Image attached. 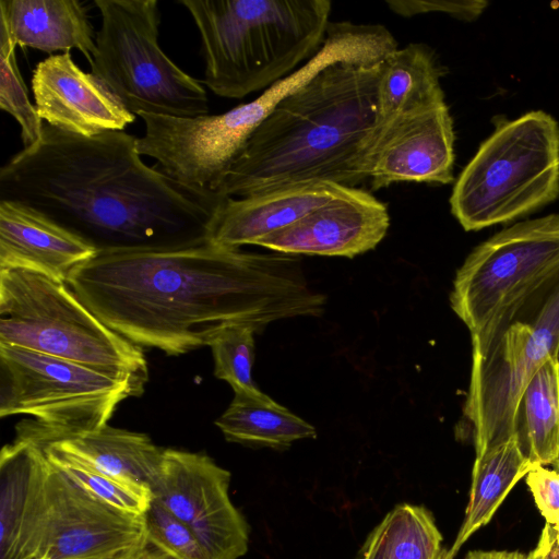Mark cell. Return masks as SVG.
<instances>
[{"instance_id":"cell-17","label":"cell","mask_w":559,"mask_h":559,"mask_svg":"<svg viewBox=\"0 0 559 559\" xmlns=\"http://www.w3.org/2000/svg\"><path fill=\"white\" fill-rule=\"evenodd\" d=\"M345 186L333 182L297 185L245 198H226L219 206L207 239L219 246L240 248L300 219L329 203Z\"/></svg>"},{"instance_id":"cell-19","label":"cell","mask_w":559,"mask_h":559,"mask_svg":"<svg viewBox=\"0 0 559 559\" xmlns=\"http://www.w3.org/2000/svg\"><path fill=\"white\" fill-rule=\"evenodd\" d=\"M442 75L435 52L425 44L411 43L390 53L377 85L372 138L404 114L444 103Z\"/></svg>"},{"instance_id":"cell-34","label":"cell","mask_w":559,"mask_h":559,"mask_svg":"<svg viewBox=\"0 0 559 559\" xmlns=\"http://www.w3.org/2000/svg\"><path fill=\"white\" fill-rule=\"evenodd\" d=\"M499 551L474 550L469 551L464 559H497Z\"/></svg>"},{"instance_id":"cell-10","label":"cell","mask_w":559,"mask_h":559,"mask_svg":"<svg viewBox=\"0 0 559 559\" xmlns=\"http://www.w3.org/2000/svg\"><path fill=\"white\" fill-rule=\"evenodd\" d=\"M139 395L129 380L0 344V416L34 417L19 436L37 443L98 430L120 402Z\"/></svg>"},{"instance_id":"cell-6","label":"cell","mask_w":559,"mask_h":559,"mask_svg":"<svg viewBox=\"0 0 559 559\" xmlns=\"http://www.w3.org/2000/svg\"><path fill=\"white\" fill-rule=\"evenodd\" d=\"M0 344L81 364L129 380L148 379L142 347L103 323L62 281L0 269Z\"/></svg>"},{"instance_id":"cell-24","label":"cell","mask_w":559,"mask_h":559,"mask_svg":"<svg viewBox=\"0 0 559 559\" xmlns=\"http://www.w3.org/2000/svg\"><path fill=\"white\" fill-rule=\"evenodd\" d=\"M41 447L55 467L96 500L129 514L144 515L148 510L153 499L151 487L110 476L58 450Z\"/></svg>"},{"instance_id":"cell-36","label":"cell","mask_w":559,"mask_h":559,"mask_svg":"<svg viewBox=\"0 0 559 559\" xmlns=\"http://www.w3.org/2000/svg\"><path fill=\"white\" fill-rule=\"evenodd\" d=\"M551 465H552L554 469L559 472V455L557 456V459L554 461V463Z\"/></svg>"},{"instance_id":"cell-16","label":"cell","mask_w":559,"mask_h":559,"mask_svg":"<svg viewBox=\"0 0 559 559\" xmlns=\"http://www.w3.org/2000/svg\"><path fill=\"white\" fill-rule=\"evenodd\" d=\"M97 248L23 204L0 201V269H25L66 282Z\"/></svg>"},{"instance_id":"cell-12","label":"cell","mask_w":559,"mask_h":559,"mask_svg":"<svg viewBox=\"0 0 559 559\" xmlns=\"http://www.w3.org/2000/svg\"><path fill=\"white\" fill-rule=\"evenodd\" d=\"M230 473L209 455L164 449L153 498L187 524L209 559H239L248 551L249 526L229 497Z\"/></svg>"},{"instance_id":"cell-11","label":"cell","mask_w":559,"mask_h":559,"mask_svg":"<svg viewBox=\"0 0 559 559\" xmlns=\"http://www.w3.org/2000/svg\"><path fill=\"white\" fill-rule=\"evenodd\" d=\"M558 352L559 278L542 295L532 320H513L485 354L472 356L463 413L472 426L476 456L514 435L526 385Z\"/></svg>"},{"instance_id":"cell-13","label":"cell","mask_w":559,"mask_h":559,"mask_svg":"<svg viewBox=\"0 0 559 559\" xmlns=\"http://www.w3.org/2000/svg\"><path fill=\"white\" fill-rule=\"evenodd\" d=\"M454 140L445 102L395 118L371 140L367 155L371 189L404 181L452 183Z\"/></svg>"},{"instance_id":"cell-27","label":"cell","mask_w":559,"mask_h":559,"mask_svg":"<svg viewBox=\"0 0 559 559\" xmlns=\"http://www.w3.org/2000/svg\"><path fill=\"white\" fill-rule=\"evenodd\" d=\"M254 328L231 326L223 331L210 345L214 358V374L230 384L234 392H252L253 382Z\"/></svg>"},{"instance_id":"cell-4","label":"cell","mask_w":559,"mask_h":559,"mask_svg":"<svg viewBox=\"0 0 559 559\" xmlns=\"http://www.w3.org/2000/svg\"><path fill=\"white\" fill-rule=\"evenodd\" d=\"M200 34L203 83L242 98L286 78L322 47L329 0H181Z\"/></svg>"},{"instance_id":"cell-18","label":"cell","mask_w":559,"mask_h":559,"mask_svg":"<svg viewBox=\"0 0 559 559\" xmlns=\"http://www.w3.org/2000/svg\"><path fill=\"white\" fill-rule=\"evenodd\" d=\"M0 27L16 46L51 55L75 48L88 63L96 52L87 9L76 0H1Z\"/></svg>"},{"instance_id":"cell-1","label":"cell","mask_w":559,"mask_h":559,"mask_svg":"<svg viewBox=\"0 0 559 559\" xmlns=\"http://www.w3.org/2000/svg\"><path fill=\"white\" fill-rule=\"evenodd\" d=\"M67 284L108 328L140 347L181 355L226 329L319 317L325 296L298 255L248 252L201 239L97 250Z\"/></svg>"},{"instance_id":"cell-15","label":"cell","mask_w":559,"mask_h":559,"mask_svg":"<svg viewBox=\"0 0 559 559\" xmlns=\"http://www.w3.org/2000/svg\"><path fill=\"white\" fill-rule=\"evenodd\" d=\"M32 90L41 120L74 134L123 131L135 119L95 74L76 66L70 51L38 62Z\"/></svg>"},{"instance_id":"cell-26","label":"cell","mask_w":559,"mask_h":559,"mask_svg":"<svg viewBox=\"0 0 559 559\" xmlns=\"http://www.w3.org/2000/svg\"><path fill=\"white\" fill-rule=\"evenodd\" d=\"M392 515L390 559H439L442 535L426 508L404 503Z\"/></svg>"},{"instance_id":"cell-14","label":"cell","mask_w":559,"mask_h":559,"mask_svg":"<svg viewBox=\"0 0 559 559\" xmlns=\"http://www.w3.org/2000/svg\"><path fill=\"white\" fill-rule=\"evenodd\" d=\"M390 227L385 203L356 187L260 239L255 246L286 254L354 258L376 248Z\"/></svg>"},{"instance_id":"cell-28","label":"cell","mask_w":559,"mask_h":559,"mask_svg":"<svg viewBox=\"0 0 559 559\" xmlns=\"http://www.w3.org/2000/svg\"><path fill=\"white\" fill-rule=\"evenodd\" d=\"M147 543L171 559H209L191 528L154 498L145 513Z\"/></svg>"},{"instance_id":"cell-30","label":"cell","mask_w":559,"mask_h":559,"mask_svg":"<svg viewBox=\"0 0 559 559\" xmlns=\"http://www.w3.org/2000/svg\"><path fill=\"white\" fill-rule=\"evenodd\" d=\"M526 484L547 524L559 525V472L546 466L534 467Z\"/></svg>"},{"instance_id":"cell-33","label":"cell","mask_w":559,"mask_h":559,"mask_svg":"<svg viewBox=\"0 0 559 559\" xmlns=\"http://www.w3.org/2000/svg\"><path fill=\"white\" fill-rule=\"evenodd\" d=\"M111 559H171L156 548L147 545L146 547L129 551Z\"/></svg>"},{"instance_id":"cell-29","label":"cell","mask_w":559,"mask_h":559,"mask_svg":"<svg viewBox=\"0 0 559 559\" xmlns=\"http://www.w3.org/2000/svg\"><path fill=\"white\" fill-rule=\"evenodd\" d=\"M385 3L392 12L404 17L441 12L463 21L477 19L488 5L485 0H386Z\"/></svg>"},{"instance_id":"cell-25","label":"cell","mask_w":559,"mask_h":559,"mask_svg":"<svg viewBox=\"0 0 559 559\" xmlns=\"http://www.w3.org/2000/svg\"><path fill=\"white\" fill-rule=\"evenodd\" d=\"M15 47L9 33L0 27V108L19 122L22 143L27 148L40 141L45 123L29 100Z\"/></svg>"},{"instance_id":"cell-35","label":"cell","mask_w":559,"mask_h":559,"mask_svg":"<svg viewBox=\"0 0 559 559\" xmlns=\"http://www.w3.org/2000/svg\"><path fill=\"white\" fill-rule=\"evenodd\" d=\"M497 559H526V555L520 551H499Z\"/></svg>"},{"instance_id":"cell-8","label":"cell","mask_w":559,"mask_h":559,"mask_svg":"<svg viewBox=\"0 0 559 559\" xmlns=\"http://www.w3.org/2000/svg\"><path fill=\"white\" fill-rule=\"evenodd\" d=\"M559 278V214L503 228L478 245L457 270L450 305L467 326L472 356Z\"/></svg>"},{"instance_id":"cell-37","label":"cell","mask_w":559,"mask_h":559,"mask_svg":"<svg viewBox=\"0 0 559 559\" xmlns=\"http://www.w3.org/2000/svg\"><path fill=\"white\" fill-rule=\"evenodd\" d=\"M439 559H452L449 557L448 555V550L443 549L441 556L439 557Z\"/></svg>"},{"instance_id":"cell-21","label":"cell","mask_w":559,"mask_h":559,"mask_svg":"<svg viewBox=\"0 0 559 559\" xmlns=\"http://www.w3.org/2000/svg\"><path fill=\"white\" fill-rule=\"evenodd\" d=\"M533 468L515 435L475 457L469 499L456 538L448 549L450 558L454 559L466 540L489 523L511 489Z\"/></svg>"},{"instance_id":"cell-3","label":"cell","mask_w":559,"mask_h":559,"mask_svg":"<svg viewBox=\"0 0 559 559\" xmlns=\"http://www.w3.org/2000/svg\"><path fill=\"white\" fill-rule=\"evenodd\" d=\"M382 63L336 62L290 93L253 131L216 192L245 198L366 181Z\"/></svg>"},{"instance_id":"cell-31","label":"cell","mask_w":559,"mask_h":559,"mask_svg":"<svg viewBox=\"0 0 559 559\" xmlns=\"http://www.w3.org/2000/svg\"><path fill=\"white\" fill-rule=\"evenodd\" d=\"M393 515L389 512L369 535L364 559H390Z\"/></svg>"},{"instance_id":"cell-32","label":"cell","mask_w":559,"mask_h":559,"mask_svg":"<svg viewBox=\"0 0 559 559\" xmlns=\"http://www.w3.org/2000/svg\"><path fill=\"white\" fill-rule=\"evenodd\" d=\"M526 559H559V525L545 524L536 546Z\"/></svg>"},{"instance_id":"cell-9","label":"cell","mask_w":559,"mask_h":559,"mask_svg":"<svg viewBox=\"0 0 559 559\" xmlns=\"http://www.w3.org/2000/svg\"><path fill=\"white\" fill-rule=\"evenodd\" d=\"M100 12L95 74L133 115H209L202 83L181 70L158 44L156 0H95Z\"/></svg>"},{"instance_id":"cell-23","label":"cell","mask_w":559,"mask_h":559,"mask_svg":"<svg viewBox=\"0 0 559 559\" xmlns=\"http://www.w3.org/2000/svg\"><path fill=\"white\" fill-rule=\"evenodd\" d=\"M523 454L534 467L551 465L559 455V360L548 359L526 385L515 416Z\"/></svg>"},{"instance_id":"cell-38","label":"cell","mask_w":559,"mask_h":559,"mask_svg":"<svg viewBox=\"0 0 559 559\" xmlns=\"http://www.w3.org/2000/svg\"><path fill=\"white\" fill-rule=\"evenodd\" d=\"M558 360H559V352H558Z\"/></svg>"},{"instance_id":"cell-22","label":"cell","mask_w":559,"mask_h":559,"mask_svg":"<svg viewBox=\"0 0 559 559\" xmlns=\"http://www.w3.org/2000/svg\"><path fill=\"white\" fill-rule=\"evenodd\" d=\"M215 425L227 441L255 448L284 450L295 441L317 437V430L311 424L259 389L236 392Z\"/></svg>"},{"instance_id":"cell-5","label":"cell","mask_w":559,"mask_h":559,"mask_svg":"<svg viewBox=\"0 0 559 559\" xmlns=\"http://www.w3.org/2000/svg\"><path fill=\"white\" fill-rule=\"evenodd\" d=\"M29 443L27 477L0 492V559H111L148 545L145 514L91 497Z\"/></svg>"},{"instance_id":"cell-7","label":"cell","mask_w":559,"mask_h":559,"mask_svg":"<svg viewBox=\"0 0 559 559\" xmlns=\"http://www.w3.org/2000/svg\"><path fill=\"white\" fill-rule=\"evenodd\" d=\"M559 197V124L535 110L496 123L461 171L451 213L466 231L512 222Z\"/></svg>"},{"instance_id":"cell-2","label":"cell","mask_w":559,"mask_h":559,"mask_svg":"<svg viewBox=\"0 0 559 559\" xmlns=\"http://www.w3.org/2000/svg\"><path fill=\"white\" fill-rule=\"evenodd\" d=\"M124 131L94 136L47 123L0 169V201L28 206L94 245L174 246L207 239L227 197L146 165Z\"/></svg>"},{"instance_id":"cell-20","label":"cell","mask_w":559,"mask_h":559,"mask_svg":"<svg viewBox=\"0 0 559 559\" xmlns=\"http://www.w3.org/2000/svg\"><path fill=\"white\" fill-rule=\"evenodd\" d=\"M41 445L58 450L110 476L152 486L160 469L164 449L145 433L108 425L80 435L53 439Z\"/></svg>"}]
</instances>
